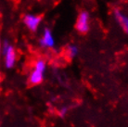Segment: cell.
Here are the masks:
<instances>
[{
	"label": "cell",
	"instance_id": "1",
	"mask_svg": "<svg viewBox=\"0 0 128 127\" xmlns=\"http://www.w3.org/2000/svg\"><path fill=\"white\" fill-rule=\"evenodd\" d=\"M46 62L43 58H37L34 62L32 68L28 76V82L31 86H39L45 79V73L46 70Z\"/></svg>",
	"mask_w": 128,
	"mask_h": 127
},
{
	"label": "cell",
	"instance_id": "2",
	"mask_svg": "<svg viewBox=\"0 0 128 127\" xmlns=\"http://www.w3.org/2000/svg\"><path fill=\"white\" fill-rule=\"evenodd\" d=\"M2 55L4 58V65L6 69L14 68L17 62L16 49L8 40L2 43Z\"/></svg>",
	"mask_w": 128,
	"mask_h": 127
},
{
	"label": "cell",
	"instance_id": "3",
	"mask_svg": "<svg viewBox=\"0 0 128 127\" xmlns=\"http://www.w3.org/2000/svg\"><path fill=\"white\" fill-rule=\"evenodd\" d=\"M75 29L79 34H86L90 30V14L86 10H83L77 16Z\"/></svg>",
	"mask_w": 128,
	"mask_h": 127
},
{
	"label": "cell",
	"instance_id": "4",
	"mask_svg": "<svg viewBox=\"0 0 128 127\" xmlns=\"http://www.w3.org/2000/svg\"><path fill=\"white\" fill-rule=\"evenodd\" d=\"M25 27L31 32H36L42 23V17L35 14H25L22 20Z\"/></svg>",
	"mask_w": 128,
	"mask_h": 127
},
{
	"label": "cell",
	"instance_id": "5",
	"mask_svg": "<svg viewBox=\"0 0 128 127\" xmlns=\"http://www.w3.org/2000/svg\"><path fill=\"white\" fill-rule=\"evenodd\" d=\"M39 44L43 48H53L56 46L55 37L53 32L49 28H45L43 30L42 35L39 39Z\"/></svg>",
	"mask_w": 128,
	"mask_h": 127
},
{
	"label": "cell",
	"instance_id": "6",
	"mask_svg": "<svg viewBox=\"0 0 128 127\" xmlns=\"http://www.w3.org/2000/svg\"><path fill=\"white\" fill-rule=\"evenodd\" d=\"M113 14H114V19L117 22V23L124 29V31L128 34V16H126L125 14H124L121 10H114Z\"/></svg>",
	"mask_w": 128,
	"mask_h": 127
},
{
	"label": "cell",
	"instance_id": "7",
	"mask_svg": "<svg viewBox=\"0 0 128 127\" xmlns=\"http://www.w3.org/2000/svg\"><path fill=\"white\" fill-rule=\"evenodd\" d=\"M65 53H66V56H67L69 58L72 60L76 57L78 53H79V48L77 46L72 44H70L69 46H67L66 48V50H65Z\"/></svg>",
	"mask_w": 128,
	"mask_h": 127
},
{
	"label": "cell",
	"instance_id": "8",
	"mask_svg": "<svg viewBox=\"0 0 128 127\" xmlns=\"http://www.w3.org/2000/svg\"><path fill=\"white\" fill-rule=\"evenodd\" d=\"M68 112H69V108H68L67 106H62V107L58 110V116L63 118L68 114Z\"/></svg>",
	"mask_w": 128,
	"mask_h": 127
},
{
	"label": "cell",
	"instance_id": "9",
	"mask_svg": "<svg viewBox=\"0 0 128 127\" xmlns=\"http://www.w3.org/2000/svg\"><path fill=\"white\" fill-rule=\"evenodd\" d=\"M2 54V42H1V39H0V56Z\"/></svg>",
	"mask_w": 128,
	"mask_h": 127
}]
</instances>
